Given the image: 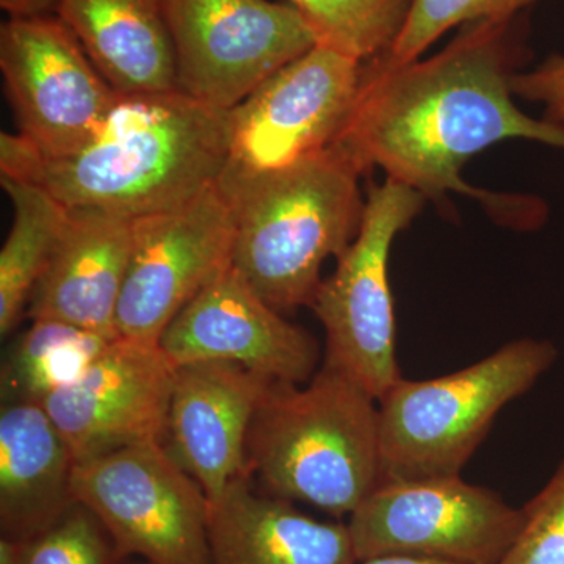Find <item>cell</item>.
Wrapping results in <instances>:
<instances>
[{
  "label": "cell",
  "mask_w": 564,
  "mask_h": 564,
  "mask_svg": "<svg viewBox=\"0 0 564 564\" xmlns=\"http://www.w3.org/2000/svg\"><path fill=\"white\" fill-rule=\"evenodd\" d=\"M348 518L358 562L415 555L499 564L524 522L522 508L462 475L384 480Z\"/></svg>",
  "instance_id": "cell-8"
},
{
  "label": "cell",
  "mask_w": 564,
  "mask_h": 564,
  "mask_svg": "<svg viewBox=\"0 0 564 564\" xmlns=\"http://www.w3.org/2000/svg\"><path fill=\"white\" fill-rule=\"evenodd\" d=\"M356 564H459L447 560L430 558V556L415 555H384L375 558L362 560Z\"/></svg>",
  "instance_id": "cell-28"
},
{
  "label": "cell",
  "mask_w": 564,
  "mask_h": 564,
  "mask_svg": "<svg viewBox=\"0 0 564 564\" xmlns=\"http://www.w3.org/2000/svg\"><path fill=\"white\" fill-rule=\"evenodd\" d=\"M536 0H413L406 24L386 52L392 62L417 61L445 32L478 21H507Z\"/></svg>",
  "instance_id": "cell-24"
},
{
  "label": "cell",
  "mask_w": 564,
  "mask_h": 564,
  "mask_svg": "<svg viewBox=\"0 0 564 564\" xmlns=\"http://www.w3.org/2000/svg\"><path fill=\"white\" fill-rule=\"evenodd\" d=\"M247 469L274 497L350 516L383 484L378 400L328 364L307 383L273 381L252 419Z\"/></svg>",
  "instance_id": "cell-4"
},
{
  "label": "cell",
  "mask_w": 564,
  "mask_h": 564,
  "mask_svg": "<svg viewBox=\"0 0 564 564\" xmlns=\"http://www.w3.org/2000/svg\"><path fill=\"white\" fill-rule=\"evenodd\" d=\"M362 62L314 46L231 110V147L218 184L231 185L333 147L350 117Z\"/></svg>",
  "instance_id": "cell-11"
},
{
  "label": "cell",
  "mask_w": 564,
  "mask_h": 564,
  "mask_svg": "<svg viewBox=\"0 0 564 564\" xmlns=\"http://www.w3.org/2000/svg\"><path fill=\"white\" fill-rule=\"evenodd\" d=\"M55 14L121 96L177 91L169 0H61Z\"/></svg>",
  "instance_id": "cell-19"
},
{
  "label": "cell",
  "mask_w": 564,
  "mask_h": 564,
  "mask_svg": "<svg viewBox=\"0 0 564 564\" xmlns=\"http://www.w3.org/2000/svg\"><path fill=\"white\" fill-rule=\"evenodd\" d=\"M0 70L18 135L43 158L84 148L121 98L57 14L3 22Z\"/></svg>",
  "instance_id": "cell-10"
},
{
  "label": "cell",
  "mask_w": 564,
  "mask_h": 564,
  "mask_svg": "<svg viewBox=\"0 0 564 564\" xmlns=\"http://www.w3.org/2000/svg\"><path fill=\"white\" fill-rule=\"evenodd\" d=\"M141 564H150V563L144 562V563H141Z\"/></svg>",
  "instance_id": "cell-30"
},
{
  "label": "cell",
  "mask_w": 564,
  "mask_h": 564,
  "mask_svg": "<svg viewBox=\"0 0 564 564\" xmlns=\"http://www.w3.org/2000/svg\"><path fill=\"white\" fill-rule=\"evenodd\" d=\"M135 218L98 207L69 209L50 265L29 302L32 321H58L118 337Z\"/></svg>",
  "instance_id": "cell-16"
},
{
  "label": "cell",
  "mask_w": 564,
  "mask_h": 564,
  "mask_svg": "<svg viewBox=\"0 0 564 564\" xmlns=\"http://www.w3.org/2000/svg\"><path fill=\"white\" fill-rule=\"evenodd\" d=\"M425 196L386 180L367 188L361 228L322 281L311 304L326 333L325 364L380 400L402 378L397 362L395 315L389 256L393 240L417 217Z\"/></svg>",
  "instance_id": "cell-6"
},
{
  "label": "cell",
  "mask_w": 564,
  "mask_h": 564,
  "mask_svg": "<svg viewBox=\"0 0 564 564\" xmlns=\"http://www.w3.org/2000/svg\"><path fill=\"white\" fill-rule=\"evenodd\" d=\"M61 0H0L9 18H39L57 13Z\"/></svg>",
  "instance_id": "cell-27"
},
{
  "label": "cell",
  "mask_w": 564,
  "mask_h": 564,
  "mask_svg": "<svg viewBox=\"0 0 564 564\" xmlns=\"http://www.w3.org/2000/svg\"><path fill=\"white\" fill-rule=\"evenodd\" d=\"M556 358L551 340L522 337L458 372L400 378L378 400L383 481L462 475L500 411Z\"/></svg>",
  "instance_id": "cell-5"
},
{
  "label": "cell",
  "mask_w": 564,
  "mask_h": 564,
  "mask_svg": "<svg viewBox=\"0 0 564 564\" xmlns=\"http://www.w3.org/2000/svg\"><path fill=\"white\" fill-rule=\"evenodd\" d=\"M159 344L176 366L232 362L281 383H307L318 362L314 337L263 302L232 267L173 318Z\"/></svg>",
  "instance_id": "cell-14"
},
{
  "label": "cell",
  "mask_w": 564,
  "mask_h": 564,
  "mask_svg": "<svg viewBox=\"0 0 564 564\" xmlns=\"http://www.w3.org/2000/svg\"><path fill=\"white\" fill-rule=\"evenodd\" d=\"M74 456L40 403H2L0 411V525L22 543L54 524L76 502Z\"/></svg>",
  "instance_id": "cell-18"
},
{
  "label": "cell",
  "mask_w": 564,
  "mask_h": 564,
  "mask_svg": "<svg viewBox=\"0 0 564 564\" xmlns=\"http://www.w3.org/2000/svg\"><path fill=\"white\" fill-rule=\"evenodd\" d=\"M13 204V225L0 250V334L9 336L31 302L57 248L69 209L31 182L0 176Z\"/></svg>",
  "instance_id": "cell-20"
},
{
  "label": "cell",
  "mask_w": 564,
  "mask_h": 564,
  "mask_svg": "<svg viewBox=\"0 0 564 564\" xmlns=\"http://www.w3.org/2000/svg\"><path fill=\"white\" fill-rule=\"evenodd\" d=\"M115 337L58 321H32L2 364V403H43L84 377Z\"/></svg>",
  "instance_id": "cell-21"
},
{
  "label": "cell",
  "mask_w": 564,
  "mask_h": 564,
  "mask_svg": "<svg viewBox=\"0 0 564 564\" xmlns=\"http://www.w3.org/2000/svg\"><path fill=\"white\" fill-rule=\"evenodd\" d=\"M177 90L232 110L317 46L302 13L272 0H169Z\"/></svg>",
  "instance_id": "cell-9"
},
{
  "label": "cell",
  "mask_w": 564,
  "mask_h": 564,
  "mask_svg": "<svg viewBox=\"0 0 564 564\" xmlns=\"http://www.w3.org/2000/svg\"><path fill=\"white\" fill-rule=\"evenodd\" d=\"M511 93L544 104V121L564 129V55H552L530 73H514Z\"/></svg>",
  "instance_id": "cell-26"
},
{
  "label": "cell",
  "mask_w": 564,
  "mask_h": 564,
  "mask_svg": "<svg viewBox=\"0 0 564 564\" xmlns=\"http://www.w3.org/2000/svg\"><path fill=\"white\" fill-rule=\"evenodd\" d=\"M0 564H18V543L9 538L0 540Z\"/></svg>",
  "instance_id": "cell-29"
},
{
  "label": "cell",
  "mask_w": 564,
  "mask_h": 564,
  "mask_svg": "<svg viewBox=\"0 0 564 564\" xmlns=\"http://www.w3.org/2000/svg\"><path fill=\"white\" fill-rule=\"evenodd\" d=\"M272 383L232 362L177 366L163 445L209 502L248 473V434Z\"/></svg>",
  "instance_id": "cell-15"
},
{
  "label": "cell",
  "mask_w": 564,
  "mask_h": 564,
  "mask_svg": "<svg viewBox=\"0 0 564 564\" xmlns=\"http://www.w3.org/2000/svg\"><path fill=\"white\" fill-rule=\"evenodd\" d=\"M240 475L209 502L212 564H356L347 525L323 522L280 497L258 496Z\"/></svg>",
  "instance_id": "cell-17"
},
{
  "label": "cell",
  "mask_w": 564,
  "mask_h": 564,
  "mask_svg": "<svg viewBox=\"0 0 564 564\" xmlns=\"http://www.w3.org/2000/svg\"><path fill=\"white\" fill-rule=\"evenodd\" d=\"M231 126V110L180 90L121 96L101 131L63 158H43L18 133H2L0 176L40 185L68 209L147 217L217 184Z\"/></svg>",
  "instance_id": "cell-2"
},
{
  "label": "cell",
  "mask_w": 564,
  "mask_h": 564,
  "mask_svg": "<svg viewBox=\"0 0 564 564\" xmlns=\"http://www.w3.org/2000/svg\"><path fill=\"white\" fill-rule=\"evenodd\" d=\"M234 232L232 206L218 182L174 209L135 218L118 336L159 343L173 318L231 267Z\"/></svg>",
  "instance_id": "cell-12"
},
{
  "label": "cell",
  "mask_w": 564,
  "mask_h": 564,
  "mask_svg": "<svg viewBox=\"0 0 564 564\" xmlns=\"http://www.w3.org/2000/svg\"><path fill=\"white\" fill-rule=\"evenodd\" d=\"M519 17L478 21L426 61L362 62L350 117L333 147L367 173L383 169L425 198L445 193L499 202L462 180L473 155L508 139L540 141L564 150V129L527 117L513 102L510 82L524 57Z\"/></svg>",
  "instance_id": "cell-1"
},
{
  "label": "cell",
  "mask_w": 564,
  "mask_h": 564,
  "mask_svg": "<svg viewBox=\"0 0 564 564\" xmlns=\"http://www.w3.org/2000/svg\"><path fill=\"white\" fill-rule=\"evenodd\" d=\"M302 13L318 46L358 62L392 50L413 0H288Z\"/></svg>",
  "instance_id": "cell-22"
},
{
  "label": "cell",
  "mask_w": 564,
  "mask_h": 564,
  "mask_svg": "<svg viewBox=\"0 0 564 564\" xmlns=\"http://www.w3.org/2000/svg\"><path fill=\"white\" fill-rule=\"evenodd\" d=\"M522 513L521 532L499 564H564V458Z\"/></svg>",
  "instance_id": "cell-25"
},
{
  "label": "cell",
  "mask_w": 564,
  "mask_h": 564,
  "mask_svg": "<svg viewBox=\"0 0 564 564\" xmlns=\"http://www.w3.org/2000/svg\"><path fill=\"white\" fill-rule=\"evenodd\" d=\"M177 366L161 344L115 337L77 383L40 403L74 462L163 443Z\"/></svg>",
  "instance_id": "cell-13"
},
{
  "label": "cell",
  "mask_w": 564,
  "mask_h": 564,
  "mask_svg": "<svg viewBox=\"0 0 564 564\" xmlns=\"http://www.w3.org/2000/svg\"><path fill=\"white\" fill-rule=\"evenodd\" d=\"M74 500L95 513L122 556L212 564L209 500L163 443L129 445L74 464Z\"/></svg>",
  "instance_id": "cell-7"
},
{
  "label": "cell",
  "mask_w": 564,
  "mask_h": 564,
  "mask_svg": "<svg viewBox=\"0 0 564 564\" xmlns=\"http://www.w3.org/2000/svg\"><path fill=\"white\" fill-rule=\"evenodd\" d=\"M361 170L336 147L220 185L236 220L231 267L278 313L311 306L322 267L361 228Z\"/></svg>",
  "instance_id": "cell-3"
},
{
  "label": "cell",
  "mask_w": 564,
  "mask_h": 564,
  "mask_svg": "<svg viewBox=\"0 0 564 564\" xmlns=\"http://www.w3.org/2000/svg\"><path fill=\"white\" fill-rule=\"evenodd\" d=\"M121 556L102 522L77 500L54 524L18 543V564H118Z\"/></svg>",
  "instance_id": "cell-23"
}]
</instances>
